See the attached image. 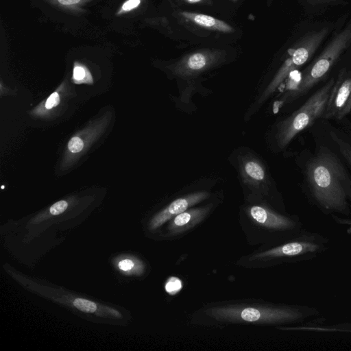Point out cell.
I'll list each match as a JSON object with an SVG mask.
<instances>
[{
    "mask_svg": "<svg viewBox=\"0 0 351 351\" xmlns=\"http://www.w3.org/2000/svg\"><path fill=\"white\" fill-rule=\"evenodd\" d=\"M330 136L332 141L337 144V146L343 158L351 166V145L334 132H330Z\"/></svg>",
    "mask_w": 351,
    "mask_h": 351,
    "instance_id": "19",
    "label": "cell"
},
{
    "mask_svg": "<svg viewBox=\"0 0 351 351\" xmlns=\"http://www.w3.org/2000/svg\"><path fill=\"white\" fill-rule=\"evenodd\" d=\"M63 12L79 14L85 12L84 7L93 0H42Z\"/></svg>",
    "mask_w": 351,
    "mask_h": 351,
    "instance_id": "16",
    "label": "cell"
},
{
    "mask_svg": "<svg viewBox=\"0 0 351 351\" xmlns=\"http://www.w3.org/2000/svg\"><path fill=\"white\" fill-rule=\"evenodd\" d=\"M241 172L245 183L254 189L258 196L267 195L266 172L260 162L251 158L245 159L241 165Z\"/></svg>",
    "mask_w": 351,
    "mask_h": 351,
    "instance_id": "13",
    "label": "cell"
},
{
    "mask_svg": "<svg viewBox=\"0 0 351 351\" xmlns=\"http://www.w3.org/2000/svg\"><path fill=\"white\" fill-rule=\"evenodd\" d=\"M348 57L351 58V49L349 51L348 55Z\"/></svg>",
    "mask_w": 351,
    "mask_h": 351,
    "instance_id": "25",
    "label": "cell"
},
{
    "mask_svg": "<svg viewBox=\"0 0 351 351\" xmlns=\"http://www.w3.org/2000/svg\"><path fill=\"white\" fill-rule=\"evenodd\" d=\"M303 317L297 308L260 300H239L204 304L191 317V324L217 327L234 324L278 326Z\"/></svg>",
    "mask_w": 351,
    "mask_h": 351,
    "instance_id": "1",
    "label": "cell"
},
{
    "mask_svg": "<svg viewBox=\"0 0 351 351\" xmlns=\"http://www.w3.org/2000/svg\"><path fill=\"white\" fill-rule=\"evenodd\" d=\"M72 80L75 84H89L93 82L88 69L83 64L75 61L73 64Z\"/></svg>",
    "mask_w": 351,
    "mask_h": 351,
    "instance_id": "18",
    "label": "cell"
},
{
    "mask_svg": "<svg viewBox=\"0 0 351 351\" xmlns=\"http://www.w3.org/2000/svg\"><path fill=\"white\" fill-rule=\"evenodd\" d=\"M110 119L109 112L93 121L73 135L69 141L62 161V168L67 169L86 151L106 130Z\"/></svg>",
    "mask_w": 351,
    "mask_h": 351,
    "instance_id": "9",
    "label": "cell"
},
{
    "mask_svg": "<svg viewBox=\"0 0 351 351\" xmlns=\"http://www.w3.org/2000/svg\"><path fill=\"white\" fill-rule=\"evenodd\" d=\"M61 86L56 90V91L51 93L45 102L38 106L32 112V113L36 116H44L47 112L53 108L58 106L60 103L61 95L60 91Z\"/></svg>",
    "mask_w": 351,
    "mask_h": 351,
    "instance_id": "17",
    "label": "cell"
},
{
    "mask_svg": "<svg viewBox=\"0 0 351 351\" xmlns=\"http://www.w3.org/2000/svg\"><path fill=\"white\" fill-rule=\"evenodd\" d=\"M224 54L216 49H202L189 53L170 66L172 73L179 77L199 74L220 62Z\"/></svg>",
    "mask_w": 351,
    "mask_h": 351,
    "instance_id": "11",
    "label": "cell"
},
{
    "mask_svg": "<svg viewBox=\"0 0 351 351\" xmlns=\"http://www.w3.org/2000/svg\"><path fill=\"white\" fill-rule=\"evenodd\" d=\"M189 1H191V2H197L199 0H189Z\"/></svg>",
    "mask_w": 351,
    "mask_h": 351,
    "instance_id": "26",
    "label": "cell"
},
{
    "mask_svg": "<svg viewBox=\"0 0 351 351\" xmlns=\"http://www.w3.org/2000/svg\"><path fill=\"white\" fill-rule=\"evenodd\" d=\"M336 21L335 28L322 49L300 73L299 80L289 97H299L308 91L351 49V14L346 13Z\"/></svg>",
    "mask_w": 351,
    "mask_h": 351,
    "instance_id": "4",
    "label": "cell"
},
{
    "mask_svg": "<svg viewBox=\"0 0 351 351\" xmlns=\"http://www.w3.org/2000/svg\"><path fill=\"white\" fill-rule=\"evenodd\" d=\"M269 1H271V0H269Z\"/></svg>",
    "mask_w": 351,
    "mask_h": 351,
    "instance_id": "28",
    "label": "cell"
},
{
    "mask_svg": "<svg viewBox=\"0 0 351 351\" xmlns=\"http://www.w3.org/2000/svg\"><path fill=\"white\" fill-rule=\"evenodd\" d=\"M68 207V202L66 200H60L53 204L49 208V213L52 215H58L64 213Z\"/></svg>",
    "mask_w": 351,
    "mask_h": 351,
    "instance_id": "23",
    "label": "cell"
},
{
    "mask_svg": "<svg viewBox=\"0 0 351 351\" xmlns=\"http://www.w3.org/2000/svg\"><path fill=\"white\" fill-rule=\"evenodd\" d=\"M182 287V284L181 280L174 276L170 277L165 284L166 291L171 295L176 294L180 291Z\"/></svg>",
    "mask_w": 351,
    "mask_h": 351,
    "instance_id": "22",
    "label": "cell"
},
{
    "mask_svg": "<svg viewBox=\"0 0 351 351\" xmlns=\"http://www.w3.org/2000/svg\"><path fill=\"white\" fill-rule=\"evenodd\" d=\"M350 0H298L304 13L310 19L324 14L330 9L345 5Z\"/></svg>",
    "mask_w": 351,
    "mask_h": 351,
    "instance_id": "15",
    "label": "cell"
},
{
    "mask_svg": "<svg viewBox=\"0 0 351 351\" xmlns=\"http://www.w3.org/2000/svg\"><path fill=\"white\" fill-rule=\"evenodd\" d=\"M343 62L322 116L326 119L340 120L351 111V60Z\"/></svg>",
    "mask_w": 351,
    "mask_h": 351,
    "instance_id": "8",
    "label": "cell"
},
{
    "mask_svg": "<svg viewBox=\"0 0 351 351\" xmlns=\"http://www.w3.org/2000/svg\"><path fill=\"white\" fill-rule=\"evenodd\" d=\"M234 1H236V0H234Z\"/></svg>",
    "mask_w": 351,
    "mask_h": 351,
    "instance_id": "27",
    "label": "cell"
},
{
    "mask_svg": "<svg viewBox=\"0 0 351 351\" xmlns=\"http://www.w3.org/2000/svg\"><path fill=\"white\" fill-rule=\"evenodd\" d=\"M142 0H125L117 9L115 15L121 16L138 8Z\"/></svg>",
    "mask_w": 351,
    "mask_h": 351,
    "instance_id": "20",
    "label": "cell"
},
{
    "mask_svg": "<svg viewBox=\"0 0 351 351\" xmlns=\"http://www.w3.org/2000/svg\"><path fill=\"white\" fill-rule=\"evenodd\" d=\"M239 223L247 243L258 247L285 241L297 227L293 219L260 203L243 206L239 213Z\"/></svg>",
    "mask_w": 351,
    "mask_h": 351,
    "instance_id": "5",
    "label": "cell"
},
{
    "mask_svg": "<svg viewBox=\"0 0 351 351\" xmlns=\"http://www.w3.org/2000/svg\"><path fill=\"white\" fill-rule=\"evenodd\" d=\"M335 81V78L330 79L300 108L279 124L276 139L280 148L285 147L300 132L323 116Z\"/></svg>",
    "mask_w": 351,
    "mask_h": 351,
    "instance_id": "6",
    "label": "cell"
},
{
    "mask_svg": "<svg viewBox=\"0 0 351 351\" xmlns=\"http://www.w3.org/2000/svg\"><path fill=\"white\" fill-rule=\"evenodd\" d=\"M214 208L213 204L191 207L178 214L165 224L161 237L167 240L180 239L198 227L210 215Z\"/></svg>",
    "mask_w": 351,
    "mask_h": 351,
    "instance_id": "10",
    "label": "cell"
},
{
    "mask_svg": "<svg viewBox=\"0 0 351 351\" xmlns=\"http://www.w3.org/2000/svg\"><path fill=\"white\" fill-rule=\"evenodd\" d=\"M306 178L313 198L324 209L346 213L351 180L339 158L324 147L307 162Z\"/></svg>",
    "mask_w": 351,
    "mask_h": 351,
    "instance_id": "2",
    "label": "cell"
},
{
    "mask_svg": "<svg viewBox=\"0 0 351 351\" xmlns=\"http://www.w3.org/2000/svg\"><path fill=\"white\" fill-rule=\"evenodd\" d=\"M319 248V245L308 241H283L272 245L260 246L241 256L235 264L250 269H265L306 254L313 253Z\"/></svg>",
    "mask_w": 351,
    "mask_h": 351,
    "instance_id": "7",
    "label": "cell"
},
{
    "mask_svg": "<svg viewBox=\"0 0 351 351\" xmlns=\"http://www.w3.org/2000/svg\"><path fill=\"white\" fill-rule=\"evenodd\" d=\"M336 23V21H313L312 19L302 22L287 49L282 65L262 94L259 103L267 99L291 73L313 59L332 33Z\"/></svg>",
    "mask_w": 351,
    "mask_h": 351,
    "instance_id": "3",
    "label": "cell"
},
{
    "mask_svg": "<svg viewBox=\"0 0 351 351\" xmlns=\"http://www.w3.org/2000/svg\"><path fill=\"white\" fill-rule=\"evenodd\" d=\"M73 304L82 312L94 313L97 310V304L95 302L84 298H75Z\"/></svg>",
    "mask_w": 351,
    "mask_h": 351,
    "instance_id": "21",
    "label": "cell"
},
{
    "mask_svg": "<svg viewBox=\"0 0 351 351\" xmlns=\"http://www.w3.org/2000/svg\"><path fill=\"white\" fill-rule=\"evenodd\" d=\"M180 14L187 20L202 27L223 33H232L234 28L223 21L212 16L183 11Z\"/></svg>",
    "mask_w": 351,
    "mask_h": 351,
    "instance_id": "14",
    "label": "cell"
},
{
    "mask_svg": "<svg viewBox=\"0 0 351 351\" xmlns=\"http://www.w3.org/2000/svg\"><path fill=\"white\" fill-rule=\"evenodd\" d=\"M134 267V263L130 259H124L119 262V267L123 271H130Z\"/></svg>",
    "mask_w": 351,
    "mask_h": 351,
    "instance_id": "24",
    "label": "cell"
},
{
    "mask_svg": "<svg viewBox=\"0 0 351 351\" xmlns=\"http://www.w3.org/2000/svg\"><path fill=\"white\" fill-rule=\"evenodd\" d=\"M210 197L206 191H197L180 197L171 201L154 215L149 223V228L156 231L171 219L202 202Z\"/></svg>",
    "mask_w": 351,
    "mask_h": 351,
    "instance_id": "12",
    "label": "cell"
}]
</instances>
